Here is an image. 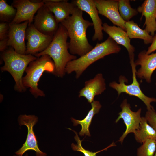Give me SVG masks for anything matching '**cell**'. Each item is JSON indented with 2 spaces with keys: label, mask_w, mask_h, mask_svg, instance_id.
<instances>
[{
  "label": "cell",
  "mask_w": 156,
  "mask_h": 156,
  "mask_svg": "<svg viewBox=\"0 0 156 156\" xmlns=\"http://www.w3.org/2000/svg\"><path fill=\"white\" fill-rule=\"evenodd\" d=\"M91 108L90 110L86 117L82 120H77L71 118L74 126L79 124L81 125V129L79 133L80 136H82L85 135L88 136H90L89 127L91 123L92 119L94 115L98 113L101 107V105L99 101L94 100L91 103Z\"/></svg>",
  "instance_id": "obj_20"
},
{
  "label": "cell",
  "mask_w": 156,
  "mask_h": 156,
  "mask_svg": "<svg viewBox=\"0 0 156 156\" xmlns=\"http://www.w3.org/2000/svg\"><path fill=\"white\" fill-rule=\"evenodd\" d=\"M156 140L147 139L137 150V156H154L156 149Z\"/></svg>",
  "instance_id": "obj_26"
},
{
  "label": "cell",
  "mask_w": 156,
  "mask_h": 156,
  "mask_svg": "<svg viewBox=\"0 0 156 156\" xmlns=\"http://www.w3.org/2000/svg\"><path fill=\"white\" fill-rule=\"evenodd\" d=\"M33 24L40 32L53 36L58 29L59 23L53 14L44 5L38 10Z\"/></svg>",
  "instance_id": "obj_11"
},
{
  "label": "cell",
  "mask_w": 156,
  "mask_h": 156,
  "mask_svg": "<svg viewBox=\"0 0 156 156\" xmlns=\"http://www.w3.org/2000/svg\"><path fill=\"white\" fill-rule=\"evenodd\" d=\"M69 129L72 130L75 133V135L74 137V138L77 142V144H75L74 143L72 144L71 146L72 149L73 151L82 153L84 156H97L96 154L98 153L103 151L107 150L109 148L116 146L114 142H113L108 147L103 149L96 152L90 151L88 150H86L82 147L81 145L82 140H80L77 133L75 131L72 130L71 129L69 128Z\"/></svg>",
  "instance_id": "obj_25"
},
{
  "label": "cell",
  "mask_w": 156,
  "mask_h": 156,
  "mask_svg": "<svg viewBox=\"0 0 156 156\" xmlns=\"http://www.w3.org/2000/svg\"><path fill=\"white\" fill-rule=\"evenodd\" d=\"M44 5L52 12L57 22L60 23L71 14L76 5L68 1L61 0L53 2L49 0H43Z\"/></svg>",
  "instance_id": "obj_19"
},
{
  "label": "cell",
  "mask_w": 156,
  "mask_h": 156,
  "mask_svg": "<svg viewBox=\"0 0 156 156\" xmlns=\"http://www.w3.org/2000/svg\"><path fill=\"white\" fill-rule=\"evenodd\" d=\"M142 16L145 17V29L153 36L156 31V0H145L137 9Z\"/></svg>",
  "instance_id": "obj_18"
},
{
  "label": "cell",
  "mask_w": 156,
  "mask_h": 156,
  "mask_svg": "<svg viewBox=\"0 0 156 156\" xmlns=\"http://www.w3.org/2000/svg\"><path fill=\"white\" fill-rule=\"evenodd\" d=\"M60 23L66 29L70 38L69 49L71 54L80 57L93 48L88 42L86 36L88 28L92 26L93 23L84 19L83 11L76 6L71 15Z\"/></svg>",
  "instance_id": "obj_1"
},
{
  "label": "cell",
  "mask_w": 156,
  "mask_h": 156,
  "mask_svg": "<svg viewBox=\"0 0 156 156\" xmlns=\"http://www.w3.org/2000/svg\"><path fill=\"white\" fill-rule=\"evenodd\" d=\"M144 50L138 54V59L135 61V65H140L136 75L139 78L144 79L147 82H151L152 75L156 69V53L148 55Z\"/></svg>",
  "instance_id": "obj_15"
},
{
  "label": "cell",
  "mask_w": 156,
  "mask_h": 156,
  "mask_svg": "<svg viewBox=\"0 0 156 156\" xmlns=\"http://www.w3.org/2000/svg\"><path fill=\"white\" fill-rule=\"evenodd\" d=\"M55 69L54 62L47 55H42L31 62L27 67L25 75L23 77L24 86L29 88L30 92L35 98L39 96H44V92L38 87V83L44 72L53 73Z\"/></svg>",
  "instance_id": "obj_5"
},
{
  "label": "cell",
  "mask_w": 156,
  "mask_h": 156,
  "mask_svg": "<svg viewBox=\"0 0 156 156\" xmlns=\"http://www.w3.org/2000/svg\"><path fill=\"white\" fill-rule=\"evenodd\" d=\"M68 37L65 28L59 23L58 30L53 36V39L48 47L43 51L34 55L36 57L47 55L53 61L55 66L53 73L55 75L62 78L66 73L65 68L70 61L77 59L76 56L70 53Z\"/></svg>",
  "instance_id": "obj_2"
},
{
  "label": "cell",
  "mask_w": 156,
  "mask_h": 156,
  "mask_svg": "<svg viewBox=\"0 0 156 156\" xmlns=\"http://www.w3.org/2000/svg\"><path fill=\"white\" fill-rule=\"evenodd\" d=\"M8 38L0 41V51L1 52H4L7 49L8 45Z\"/></svg>",
  "instance_id": "obj_30"
},
{
  "label": "cell",
  "mask_w": 156,
  "mask_h": 156,
  "mask_svg": "<svg viewBox=\"0 0 156 156\" xmlns=\"http://www.w3.org/2000/svg\"><path fill=\"white\" fill-rule=\"evenodd\" d=\"M14 156H22L21 155H17V156H16L15 155H14ZM25 156H28V155H27Z\"/></svg>",
  "instance_id": "obj_32"
},
{
  "label": "cell",
  "mask_w": 156,
  "mask_h": 156,
  "mask_svg": "<svg viewBox=\"0 0 156 156\" xmlns=\"http://www.w3.org/2000/svg\"><path fill=\"white\" fill-rule=\"evenodd\" d=\"M28 21L19 23H9L8 45L20 54H26L25 43L26 31L29 25Z\"/></svg>",
  "instance_id": "obj_12"
},
{
  "label": "cell",
  "mask_w": 156,
  "mask_h": 156,
  "mask_svg": "<svg viewBox=\"0 0 156 156\" xmlns=\"http://www.w3.org/2000/svg\"><path fill=\"white\" fill-rule=\"evenodd\" d=\"M44 5L42 1H36L29 0H14L12 5L16 8V12L11 23H19L28 21V25H30L34 20L35 14Z\"/></svg>",
  "instance_id": "obj_10"
},
{
  "label": "cell",
  "mask_w": 156,
  "mask_h": 156,
  "mask_svg": "<svg viewBox=\"0 0 156 156\" xmlns=\"http://www.w3.org/2000/svg\"><path fill=\"white\" fill-rule=\"evenodd\" d=\"M16 10L9 5L5 0L0 1V18L3 22H9L14 18Z\"/></svg>",
  "instance_id": "obj_24"
},
{
  "label": "cell",
  "mask_w": 156,
  "mask_h": 156,
  "mask_svg": "<svg viewBox=\"0 0 156 156\" xmlns=\"http://www.w3.org/2000/svg\"><path fill=\"white\" fill-rule=\"evenodd\" d=\"M134 59V58L130 59L132 73L133 81L132 83L129 85L126 84L125 83L128 81V80L124 76L120 75L119 78V83L113 81L110 83L109 86L116 91L118 96L122 93H125L130 96L137 97L144 103L147 110H149L154 108L151 103L156 102V99L146 96L141 90L136 77V66L135 64Z\"/></svg>",
  "instance_id": "obj_6"
},
{
  "label": "cell",
  "mask_w": 156,
  "mask_h": 156,
  "mask_svg": "<svg viewBox=\"0 0 156 156\" xmlns=\"http://www.w3.org/2000/svg\"><path fill=\"white\" fill-rule=\"evenodd\" d=\"M120 106L122 110L118 114L119 116L115 122L117 123L120 119H122L126 126L125 131L118 140L122 144L128 134L130 133H134L139 129L142 118L141 116L142 109L140 108L135 112L132 111L127 99L123 100Z\"/></svg>",
  "instance_id": "obj_9"
},
{
  "label": "cell",
  "mask_w": 156,
  "mask_h": 156,
  "mask_svg": "<svg viewBox=\"0 0 156 156\" xmlns=\"http://www.w3.org/2000/svg\"><path fill=\"white\" fill-rule=\"evenodd\" d=\"M9 23L3 22L0 23V40L8 38L9 29Z\"/></svg>",
  "instance_id": "obj_28"
},
{
  "label": "cell",
  "mask_w": 156,
  "mask_h": 156,
  "mask_svg": "<svg viewBox=\"0 0 156 156\" xmlns=\"http://www.w3.org/2000/svg\"><path fill=\"white\" fill-rule=\"evenodd\" d=\"M1 57L4 65L1 68V71H7L12 76L15 82L14 88L16 91L25 92L26 88L22 82L23 74L29 64L37 57L32 55L20 54L12 47L3 52Z\"/></svg>",
  "instance_id": "obj_4"
},
{
  "label": "cell",
  "mask_w": 156,
  "mask_h": 156,
  "mask_svg": "<svg viewBox=\"0 0 156 156\" xmlns=\"http://www.w3.org/2000/svg\"><path fill=\"white\" fill-rule=\"evenodd\" d=\"M38 121V118L34 115H20L18 121L20 125H24L27 128L28 134L26 140L22 147L15 152L17 155H23L26 151L30 150L34 151L36 156H47L45 153L39 148L38 142L33 131L34 125Z\"/></svg>",
  "instance_id": "obj_7"
},
{
  "label": "cell",
  "mask_w": 156,
  "mask_h": 156,
  "mask_svg": "<svg viewBox=\"0 0 156 156\" xmlns=\"http://www.w3.org/2000/svg\"></svg>",
  "instance_id": "obj_33"
},
{
  "label": "cell",
  "mask_w": 156,
  "mask_h": 156,
  "mask_svg": "<svg viewBox=\"0 0 156 156\" xmlns=\"http://www.w3.org/2000/svg\"><path fill=\"white\" fill-rule=\"evenodd\" d=\"M145 117L148 123L156 131V112L154 108L147 110Z\"/></svg>",
  "instance_id": "obj_27"
},
{
  "label": "cell",
  "mask_w": 156,
  "mask_h": 156,
  "mask_svg": "<svg viewBox=\"0 0 156 156\" xmlns=\"http://www.w3.org/2000/svg\"><path fill=\"white\" fill-rule=\"evenodd\" d=\"M125 27L126 31L130 39H142L146 44L151 43L152 42L153 36L150 35L145 29L140 28L138 24L133 21L126 22Z\"/></svg>",
  "instance_id": "obj_21"
},
{
  "label": "cell",
  "mask_w": 156,
  "mask_h": 156,
  "mask_svg": "<svg viewBox=\"0 0 156 156\" xmlns=\"http://www.w3.org/2000/svg\"><path fill=\"white\" fill-rule=\"evenodd\" d=\"M99 14L108 19L113 23L126 31L125 22L121 17L117 0H94Z\"/></svg>",
  "instance_id": "obj_14"
},
{
  "label": "cell",
  "mask_w": 156,
  "mask_h": 156,
  "mask_svg": "<svg viewBox=\"0 0 156 156\" xmlns=\"http://www.w3.org/2000/svg\"><path fill=\"white\" fill-rule=\"evenodd\" d=\"M155 144H156V149H155V154L154 156H156V141H155Z\"/></svg>",
  "instance_id": "obj_31"
},
{
  "label": "cell",
  "mask_w": 156,
  "mask_h": 156,
  "mask_svg": "<svg viewBox=\"0 0 156 156\" xmlns=\"http://www.w3.org/2000/svg\"><path fill=\"white\" fill-rule=\"evenodd\" d=\"M72 2L82 11L88 14L93 24L94 34L92 38L93 41H100L103 38V26L101 20L99 16L98 10L94 0H75Z\"/></svg>",
  "instance_id": "obj_13"
},
{
  "label": "cell",
  "mask_w": 156,
  "mask_h": 156,
  "mask_svg": "<svg viewBox=\"0 0 156 156\" xmlns=\"http://www.w3.org/2000/svg\"><path fill=\"white\" fill-rule=\"evenodd\" d=\"M53 36L45 34L37 29L32 24L28 25L25 39L27 40L26 54L33 55L44 50L49 45Z\"/></svg>",
  "instance_id": "obj_8"
},
{
  "label": "cell",
  "mask_w": 156,
  "mask_h": 156,
  "mask_svg": "<svg viewBox=\"0 0 156 156\" xmlns=\"http://www.w3.org/2000/svg\"><path fill=\"white\" fill-rule=\"evenodd\" d=\"M106 89L105 79L102 74H97L93 79L87 80L84 86L79 92L78 97H83L88 102L91 103L94 97L101 94Z\"/></svg>",
  "instance_id": "obj_16"
},
{
  "label": "cell",
  "mask_w": 156,
  "mask_h": 156,
  "mask_svg": "<svg viewBox=\"0 0 156 156\" xmlns=\"http://www.w3.org/2000/svg\"><path fill=\"white\" fill-rule=\"evenodd\" d=\"M121 50L120 46L109 36L104 42L97 43L91 50L84 55L69 62L66 67L65 73L70 74L75 72V77L78 79L93 63L107 55L117 53Z\"/></svg>",
  "instance_id": "obj_3"
},
{
  "label": "cell",
  "mask_w": 156,
  "mask_h": 156,
  "mask_svg": "<svg viewBox=\"0 0 156 156\" xmlns=\"http://www.w3.org/2000/svg\"><path fill=\"white\" fill-rule=\"evenodd\" d=\"M156 50V34L153 37V40L151 45L149 47L146 51L147 54H150Z\"/></svg>",
  "instance_id": "obj_29"
},
{
  "label": "cell",
  "mask_w": 156,
  "mask_h": 156,
  "mask_svg": "<svg viewBox=\"0 0 156 156\" xmlns=\"http://www.w3.org/2000/svg\"><path fill=\"white\" fill-rule=\"evenodd\" d=\"M118 7L120 14L125 22L130 21L134 16L136 15L137 10L132 8L129 0H118Z\"/></svg>",
  "instance_id": "obj_23"
},
{
  "label": "cell",
  "mask_w": 156,
  "mask_h": 156,
  "mask_svg": "<svg viewBox=\"0 0 156 156\" xmlns=\"http://www.w3.org/2000/svg\"><path fill=\"white\" fill-rule=\"evenodd\" d=\"M145 117H142L139 129L134 133L135 139L139 143L142 144L147 139L156 141V131L148 123Z\"/></svg>",
  "instance_id": "obj_22"
},
{
  "label": "cell",
  "mask_w": 156,
  "mask_h": 156,
  "mask_svg": "<svg viewBox=\"0 0 156 156\" xmlns=\"http://www.w3.org/2000/svg\"><path fill=\"white\" fill-rule=\"evenodd\" d=\"M103 30L118 44L124 46L127 49L129 58L134 57L135 48L130 43V39L127 32L120 27L110 26L107 23L103 24Z\"/></svg>",
  "instance_id": "obj_17"
}]
</instances>
